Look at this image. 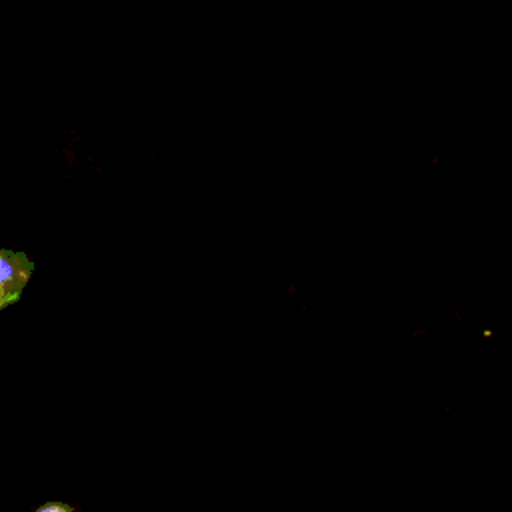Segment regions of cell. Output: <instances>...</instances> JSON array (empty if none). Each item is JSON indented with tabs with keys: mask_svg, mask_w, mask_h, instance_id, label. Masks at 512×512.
<instances>
[{
	"mask_svg": "<svg viewBox=\"0 0 512 512\" xmlns=\"http://www.w3.org/2000/svg\"><path fill=\"white\" fill-rule=\"evenodd\" d=\"M32 270L34 262L24 252L0 250V310L22 296Z\"/></svg>",
	"mask_w": 512,
	"mask_h": 512,
	"instance_id": "6da1fadb",
	"label": "cell"
},
{
	"mask_svg": "<svg viewBox=\"0 0 512 512\" xmlns=\"http://www.w3.org/2000/svg\"><path fill=\"white\" fill-rule=\"evenodd\" d=\"M70 510H72V506L62 504V502H48L38 508V512H70Z\"/></svg>",
	"mask_w": 512,
	"mask_h": 512,
	"instance_id": "7a4b0ae2",
	"label": "cell"
}]
</instances>
